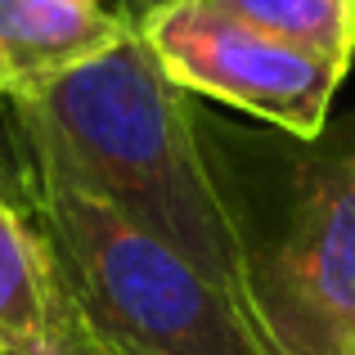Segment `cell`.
<instances>
[{"instance_id":"10","label":"cell","mask_w":355,"mask_h":355,"mask_svg":"<svg viewBox=\"0 0 355 355\" xmlns=\"http://www.w3.org/2000/svg\"><path fill=\"white\" fill-rule=\"evenodd\" d=\"M108 5H113V9H117V0H108Z\"/></svg>"},{"instance_id":"3","label":"cell","mask_w":355,"mask_h":355,"mask_svg":"<svg viewBox=\"0 0 355 355\" xmlns=\"http://www.w3.org/2000/svg\"><path fill=\"white\" fill-rule=\"evenodd\" d=\"M135 32L180 90L220 99L297 139L324 130L347 77L320 54L266 36L202 0H162L135 23Z\"/></svg>"},{"instance_id":"7","label":"cell","mask_w":355,"mask_h":355,"mask_svg":"<svg viewBox=\"0 0 355 355\" xmlns=\"http://www.w3.org/2000/svg\"><path fill=\"white\" fill-rule=\"evenodd\" d=\"M202 5L306 54H320L342 72H351L355 63V0H202Z\"/></svg>"},{"instance_id":"5","label":"cell","mask_w":355,"mask_h":355,"mask_svg":"<svg viewBox=\"0 0 355 355\" xmlns=\"http://www.w3.org/2000/svg\"><path fill=\"white\" fill-rule=\"evenodd\" d=\"M135 36L108 0H0V99H32Z\"/></svg>"},{"instance_id":"2","label":"cell","mask_w":355,"mask_h":355,"mask_svg":"<svg viewBox=\"0 0 355 355\" xmlns=\"http://www.w3.org/2000/svg\"><path fill=\"white\" fill-rule=\"evenodd\" d=\"M0 180L50 257L68 320L104 355H284L261 311L32 153L18 148Z\"/></svg>"},{"instance_id":"1","label":"cell","mask_w":355,"mask_h":355,"mask_svg":"<svg viewBox=\"0 0 355 355\" xmlns=\"http://www.w3.org/2000/svg\"><path fill=\"white\" fill-rule=\"evenodd\" d=\"M5 108L23 153L261 311L257 248L207 162L184 90L157 68L139 32L50 90Z\"/></svg>"},{"instance_id":"4","label":"cell","mask_w":355,"mask_h":355,"mask_svg":"<svg viewBox=\"0 0 355 355\" xmlns=\"http://www.w3.org/2000/svg\"><path fill=\"white\" fill-rule=\"evenodd\" d=\"M257 297L284 355H355V153L302 175Z\"/></svg>"},{"instance_id":"9","label":"cell","mask_w":355,"mask_h":355,"mask_svg":"<svg viewBox=\"0 0 355 355\" xmlns=\"http://www.w3.org/2000/svg\"><path fill=\"white\" fill-rule=\"evenodd\" d=\"M157 5H162V0H117V9L130 18V23H139V18H144L148 9H157Z\"/></svg>"},{"instance_id":"6","label":"cell","mask_w":355,"mask_h":355,"mask_svg":"<svg viewBox=\"0 0 355 355\" xmlns=\"http://www.w3.org/2000/svg\"><path fill=\"white\" fill-rule=\"evenodd\" d=\"M68 311L32 220L0 180V351H36L63 338Z\"/></svg>"},{"instance_id":"8","label":"cell","mask_w":355,"mask_h":355,"mask_svg":"<svg viewBox=\"0 0 355 355\" xmlns=\"http://www.w3.org/2000/svg\"><path fill=\"white\" fill-rule=\"evenodd\" d=\"M0 355H104L95 347V342L86 338V333L77 329V324L68 320V329H63L59 342H50V347H36V351H0Z\"/></svg>"}]
</instances>
